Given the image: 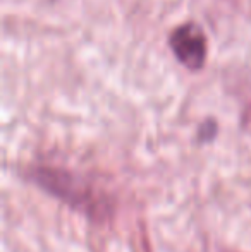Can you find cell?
Returning a JSON list of instances; mask_svg holds the SVG:
<instances>
[{"label":"cell","instance_id":"2","mask_svg":"<svg viewBox=\"0 0 251 252\" xmlns=\"http://www.w3.org/2000/svg\"><path fill=\"white\" fill-rule=\"evenodd\" d=\"M171 48L178 60L191 70H200L207 60V38L198 24L188 23L171 34Z\"/></svg>","mask_w":251,"mask_h":252},{"label":"cell","instance_id":"3","mask_svg":"<svg viewBox=\"0 0 251 252\" xmlns=\"http://www.w3.org/2000/svg\"><path fill=\"white\" fill-rule=\"evenodd\" d=\"M215 132H217V126H215V122L203 124L201 129H200V139L201 141H210L212 137L215 136Z\"/></svg>","mask_w":251,"mask_h":252},{"label":"cell","instance_id":"4","mask_svg":"<svg viewBox=\"0 0 251 252\" xmlns=\"http://www.w3.org/2000/svg\"><path fill=\"white\" fill-rule=\"evenodd\" d=\"M243 126H245V129L251 134V105L246 108L245 115H243Z\"/></svg>","mask_w":251,"mask_h":252},{"label":"cell","instance_id":"1","mask_svg":"<svg viewBox=\"0 0 251 252\" xmlns=\"http://www.w3.org/2000/svg\"><path fill=\"white\" fill-rule=\"evenodd\" d=\"M35 184L93 220H100L110 213V202L104 190L84 177L54 166H38L31 172Z\"/></svg>","mask_w":251,"mask_h":252}]
</instances>
